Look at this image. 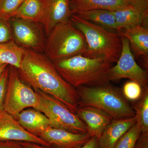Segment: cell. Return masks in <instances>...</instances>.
<instances>
[{
	"mask_svg": "<svg viewBox=\"0 0 148 148\" xmlns=\"http://www.w3.org/2000/svg\"><path fill=\"white\" fill-rule=\"evenodd\" d=\"M17 70L21 79L33 89L53 96L75 113L79 105L76 89L64 80L46 56L26 49Z\"/></svg>",
	"mask_w": 148,
	"mask_h": 148,
	"instance_id": "1",
	"label": "cell"
},
{
	"mask_svg": "<svg viewBox=\"0 0 148 148\" xmlns=\"http://www.w3.org/2000/svg\"><path fill=\"white\" fill-rule=\"evenodd\" d=\"M44 0H25L12 18H21L36 23H40Z\"/></svg>",
	"mask_w": 148,
	"mask_h": 148,
	"instance_id": "20",
	"label": "cell"
},
{
	"mask_svg": "<svg viewBox=\"0 0 148 148\" xmlns=\"http://www.w3.org/2000/svg\"><path fill=\"white\" fill-rule=\"evenodd\" d=\"M134 148H148V132L141 134Z\"/></svg>",
	"mask_w": 148,
	"mask_h": 148,
	"instance_id": "29",
	"label": "cell"
},
{
	"mask_svg": "<svg viewBox=\"0 0 148 148\" xmlns=\"http://www.w3.org/2000/svg\"><path fill=\"white\" fill-rule=\"evenodd\" d=\"M72 14L97 10L115 11L131 5L127 0H70Z\"/></svg>",
	"mask_w": 148,
	"mask_h": 148,
	"instance_id": "17",
	"label": "cell"
},
{
	"mask_svg": "<svg viewBox=\"0 0 148 148\" xmlns=\"http://www.w3.org/2000/svg\"><path fill=\"white\" fill-rule=\"evenodd\" d=\"M122 48L120 56L116 65L112 66L109 70L110 82L127 78L138 83L142 88L147 86V73L136 63L128 40L122 36Z\"/></svg>",
	"mask_w": 148,
	"mask_h": 148,
	"instance_id": "8",
	"label": "cell"
},
{
	"mask_svg": "<svg viewBox=\"0 0 148 148\" xmlns=\"http://www.w3.org/2000/svg\"><path fill=\"white\" fill-rule=\"evenodd\" d=\"M75 114L85 124L90 136L98 138L113 119L106 112L91 106H79Z\"/></svg>",
	"mask_w": 148,
	"mask_h": 148,
	"instance_id": "13",
	"label": "cell"
},
{
	"mask_svg": "<svg viewBox=\"0 0 148 148\" xmlns=\"http://www.w3.org/2000/svg\"><path fill=\"white\" fill-rule=\"evenodd\" d=\"M71 15L70 0H44L40 23L47 36L57 24L70 20Z\"/></svg>",
	"mask_w": 148,
	"mask_h": 148,
	"instance_id": "12",
	"label": "cell"
},
{
	"mask_svg": "<svg viewBox=\"0 0 148 148\" xmlns=\"http://www.w3.org/2000/svg\"><path fill=\"white\" fill-rule=\"evenodd\" d=\"M26 50L13 40L0 43V63L18 69L21 65Z\"/></svg>",
	"mask_w": 148,
	"mask_h": 148,
	"instance_id": "19",
	"label": "cell"
},
{
	"mask_svg": "<svg viewBox=\"0 0 148 148\" xmlns=\"http://www.w3.org/2000/svg\"><path fill=\"white\" fill-rule=\"evenodd\" d=\"M12 40L13 36L9 20L0 17V43L8 42Z\"/></svg>",
	"mask_w": 148,
	"mask_h": 148,
	"instance_id": "26",
	"label": "cell"
},
{
	"mask_svg": "<svg viewBox=\"0 0 148 148\" xmlns=\"http://www.w3.org/2000/svg\"><path fill=\"white\" fill-rule=\"evenodd\" d=\"M70 20L83 34L87 49L84 56L101 58L112 64L118 60L122 48V36L119 32L111 31L72 14Z\"/></svg>",
	"mask_w": 148,
	"mask_h": 148,
	"instance_id": "3",
	"label": "cell"
},
{
	"mask_svg": "<svg viewBox=\"0 0 148 148\" xmlns=\"http://www.w3.org/2000/svg\"><path fill=\"white\" fill-rule=\"evenodd\" d=\"M129 41L136 57L142 56L148 60V29L147 25L139 24L118 32Z\"/></svg>",
	"mask_w": 148,
	"mask_h": 148,
	"instance_id": "16",
	"label": "cell"
},
{
	"mask_svg": "<svg viewBox=\"0 0 148 148\" xmlns=\"http://www.w3.org/2000/svg\"><path fill=\"white\" fill-rule=\"evenodd\" d=\"M53 63L61 76L75 88L98 86L110 82L109 71L112 64L101 58L78 55Z\"/></svg>",
	"mask_w": 148,
	"mask_h": 148,
	"instance_id": "2",
	"label": "cell"
},
{
	"mask_svg": "<svg viewBox=\"0 0 148 148\" xmlns=\"http://www.w3.org/2000/svg\"><path fill=\"white\" fill-rule=\"evenodd\" d=\"M8 73V66L0 76V113L4 111Z\"/></svg>",
	"mask_w": 148,
	"mask_h": 148,
	"instance_id": "27",
	"label": "cell"
},
{
	"mask_svg": "<svg viewBox=\"0 0 148 148\" xmlns=\"http://www.w3.org/2000/svg\"><path fill=\"white\" fill-rule=\"evenodd\" d=\"M136 123L135 116L121 119H113L98 138L100 147L113 148L121 136Z\"/></svg>",
	"mask_w": 148,
	"mask_h": 148,
	"instance_id": "14",
	"label": "cell"
},
{
	"mask_svg": "<svg viewBox=\"0 0 148 148\" xmlns=\"http://www.w3.org/2000/svg\"><path fill=\"white\" fill-rule=\"evenodd\" d=\"M73 14H76L86 20L98 24L111 31L116 32L115 19L113 11L97 10L79 12Z\"/></svg>",
	"mask_w": 148,
	"mask_h": 148,
	"instance_id": "21",
	"label": "cell"
},
{
	"mask_svg": "<svg viewBox=\"0 0 148 148\" xmlns=\"http://www.w3.org/2000/svg\"><path fill=\"white\" fill-rule=\"evenodd\" d=\"M130 5L141 13L148 14V0H127Z\"/></svg>",
	"mask_w": 148,
	"mask_h": 148,
	"instance_id": "28",
	"label": "cell"
},
{
	"mask_svg": "<svg viewBox=\"0 0 148 148\" xmlns=\"http://www.w3.org/2000/svg\"><path fill=\"white\" fill-rule=\"evenodd\" d=\"M8 65L6 64H2L0 63V76L1 75L3 72L5 71L6 68L8 67Z\"/></svg>",
	"mask_w": 148,
	"mask_h": 148,
	"instance_id": "33",
	"label": "cell"
},
{
	"mask_svg": "<svg viewBox=\"0 0 148 148\" xmlns=\"http://www.w3.org/2000/svg\"><path fill=\"white\" fill-rule=\"evenodd\" d=\"M15 119L24 129L38 137L46 130L53 127L51 122L44 114L33 108L23 110Z\"/></svg>",
	"mask_w": 148,
	"mask_h": 148,
	"instance_id": "15",
	"label": "cell"
},
{
	"mask_svg": "<svg viewBox=\"0 0 148 148\" xmlns=\"http://www.w3.org/2000/svg\"><path fill=\"white\" fill-rule=\"evenodd\" d=\"M0 148H25L21 142L18 141H0Z\"/></svg>",
	"mask_w": 148,
	"mask_h": 148,
	"instance_id": "30",
	"label": "cell"
},
{
	"mask_svg": "<svg viewBox=\"0 0 148 148\" xmlns=\"http://www.w3.org/2000/svg\"><path fill=\"white\" fill-rule=\"evenodd\" d=\"M13 40L26 49L42 53L45 49V40L38 23L16 18L9 20Z\"/></svg>",
	"mask_w": 148,
	"mask_h": 148,
	"instance_id": "9",
	"label": "cell"
},
{
	"mask_svg": "<svg viewBox=\"0 0 148 148\" xmlns=\"http://www.w3.org/2000/svg\"><path fill=\"white\" fill-rule=\"evenodd\" d=\"M31 142L49 147L38 136L24 129L12 116L3 111L0 113V141Z\"/></svg>",
	"mask_w": 148,
	"mask_h": 148,
	"instance_id": "10",
	"label": "cell"
},
{
	"mask_svg": "<svg viewBox=\"0 0 148 148\" xmlns=\"http://www.w3.org/2000/svg\"><path fill=\"white\" fill-rule=\"evenodd\" d=\"M1 1V0H0V1Z\"/></svg>",
	"mask_w": 148,
	"mask_h": 148,
	"instance_id": "34",
	"label": "cell"
},
{
	"mask_svg": "<svg viewBox=\"0 0 148 148\" xmlns=\"http://www.w3.org/2000/svg\"><path fill=\"white\" fill-rule=\"evenodd\" d=\"M25 148H53L31 142H21Z\"/></svg>",
	"mask_w": 148,
	"mask_h": 148,
	"instance_id": "32",
	"label": "cell"
},
{
	"mask_svg": "<svg viewBox=\"0 0 148 148\" xmlns=\"http://www.w3.org/2000/svg\"><path fill=\"white\" fill-rule=\"evenodd\" d=\"M141 134V129L136 123L121 136L113 148H134Z\"/></svg>",
	"mask_w": 148,
	"mask_h": 148,
	"instance_id": "23",
	"label": "cell"
},
{
	"mask_svg": "<svg viewBox=\"0 0 148 148\" xmlns=\"http://www.w3.org/2000/svg\"><path fill=\"white\" fill-rule=\"evenodd\" d=\"M76 89L79 98V106L97 108L114 119L135 116V111L121 90L110 83L98 86H80Z\"/></svg>",
	"mask_w": 148,
	"mask_h": 148,
	"instance_id": "4",
	"label": "cell"
},
{
	"mask_svg": "<svg viewBox=\"0 0 148 148\" xmlns=\"http://www.w3.org/2000/svg\"><path fill=\"white\" fill-rule=\"evenodd\" d=\"M137 123L142 133L148 132V88H143L141 97L137 101L134 107Z\"/></svg>",
	"mask_w": 148,
	"mask_h": 148,
	"instance_id": "22",
	"label": "cell"
},
{
	"mask_svg": "<svg viewBox=\"0 0 148 148\" xmlns=\"http://www.w3.org/2000/svg\"><path fill=\"white\" fill-rule=\"evenodd\" d=\"M79 148H101L98 143V138L96 137H91L90 140L83 145Z\"/></svg>",
	"mask_w": 148,
	"mask_h": 148,
	"instance_id": "31",
	"label": "cell"
},
{
	"mask_svg": "<svg viewBox=\"0 0 148 148\" xmlns=\"http://www.w3.org/2000/svg\"><path fill=\"white\" fill-rule=\"evenodd\" d=\"M87 49L86 41L82 32L71 20L57 24L47 36L45 55L53 62L83 55Z\"/></svg>",
	"mask_w": 148,
	"mask_h": 148,
	"instance_id": "5",
	"label": "cell"
},
{
	"mask_svg": "<svg viewBox=\"0 0 148 148\" xmlns=\"http://www.w3.org/2000/svg\"><path fill=\"white\" fill-rule=\"evenodd\" d=\"M38 137L53 148H79L91 138L88 133L78 134L53 127L46 130Z\"/></svg>",
	"mask_w": 148,
	"mask_h": 148,
	"instance_id": "11",
	"label": "cell"
},
{
	"mask_svg": "<svg viewBox=\"0 0 148 148\" xmlns=\"http://www.w3.org/2000/svg\"><path fill=\"white\" fill-rule=\"evenodd\" d=\"M34 90L40 97L38 110L47 117L53 127L78 134L88 133L84 122L63 103L49 94L38 89Z\"/></svg>",
	"mask_w": 148,
	"mask_h": 148,
	"instance_id": "7",
	"label": "cell"
},
{
	"mask_svg": "<svg viewBox=\"0 0 148 148\" xmlns=\"http://www.w3.org/2000/svg\"><path fill=\"white\" fill-rule=\"evenodd\" d=\"M113 12L117 32L139 24L147 25L148 14L141 13L132 5Z\"/></svg>",
	"mask_w": 148,
	"mask_h": 148,
	"instance_id": "18",
	"label": "cell"
},
{
	"mask_svg": "<svg viewBox=\"0 0 148 148\" xmlns=\"http://www.w3.org/2000/svg\"><path fill=\"white\" fill-rule=\"evenodd\" d=\"M9 66L4 111L16 119L20 112L29 108L38 110L40 103L38 94L21 79L18 70Z\"/></svg>",
	"mask_w": 148,
	"mask_h": 148,
	"instance_id": "6",
	"label": "cell"
},
{
	"mask_svg": "<svg viewBox=\"0 0 148 148\" xmlns=\"http://www.w3.org/2000/svg\"><path fill=\"white\" fill-rule=\"evenodd\" d=\"M143 88L138 83L130 81L123 86V94L127 100L136 101L141 97Z\"/></svg>",
	"mask_w": 148,
	"mask_h": 148,
	"instance_id": "25",
	"label": "cell"
},
{
	"mask_svg": "<svg viewBox=\"0 0 148 148\" xmlns=\"http://www.w3.org/2000/svg\"><path fill=\"white\" fill-rule=\"evenodd\" d=\"M25 0H1L0 17L9 20Z\"/></svg>",
	"mask_w": 148,
	"mask_h": 148,
	"instance_id": "24",
	"label": "cell"
}]
</instances>
